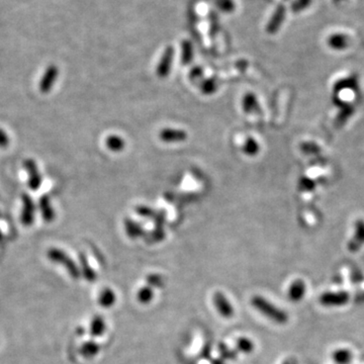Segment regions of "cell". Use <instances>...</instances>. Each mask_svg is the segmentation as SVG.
Segmentation results:
<instances>
[{"mask_svg":"<svg viewBox=\"0 0 364 364\" xmlns=\"http://www.w3.org/2000/svg\"><path fill=\"white\" fill-rule=\"evenodd\" d=\"M357 87V80L355 78H346L343 80H340L335 84V91H341L346 88H355Z\"/></svg>","mask_w":364,"mask_h":364,"instance_id":"14","label":"cell"},{"mask_svg":"<svg viewBox=\"0 0 364 364\" xmlns=\"http://www.w3.org/2000/svg\"><path fill=\"white\" fill-rule=\"evenodd\" d=\"M333 359L338 364H348L352 359V354L347 349H339L334 352Z\"/></svg>","mask_w":364,"mask_h":364,"instance_id":"11","label":"cell"},{"mask_svg":"<svg viewBox=\"0 0 364 364\" xmlns=\"http://www.w3.org/2000/svg\"><path fill=\"white\" fill-rule=\"evenodd\" d=\"M106 145L107 147L113 150V151H119L122 148L123 142L119 137L116 136H111L107 140H106Z\"/></svg>","mask_w":364,"mask_h":364,"instance_id":"15","label":"cell"},{"mask_svg":"<svg viewBox=\"0 0 364 364\" xmlns=\"http://www.w3.org/2000/svg\"><path fill=\"white\" fill-rule=\"evenodd\" d=\"M348 295L346 293H325L320 298V303L326 306L343 305L348 302Z\"/></svg>","mask_w":364,"mask_h":364,"instance_id":"6","label":"cell"},{"mask_svg":"<svg viewBox=\"0 0 364 364\" xmlns=\"http://www.w3.org/2000/svg\"><path fill=\"white\" fill-rule=\"evenodd\" d=\"M213 303L216 311L221 314L222 317L230 319L234 315V308L228 299L222 293H215L213 295Z\"/></svg>","mask_w":364,"mask_h":364,"instance_id":"5","label":"cell"},{"mask_svg":"<svg viewBox=\"0 0 364 364\" xmlns=\"http://www.w3.org/2000/svg\"><path fill=\"white\" fill-rule=\"evenodd\" d=\"M212 364H224V362L222 360H220V359H215V360L212 361Z\"/></svg>","mask_w":364,"mask_h":364,"instance_id":"23","label":"cell"},{"mask_svg":"<svg viewBox=\"0 0 364 364\" xmlns=\"http://www.w3.org/2000/svg\"><path fill=\"white\" fill-rule=\"evenodd\" d=\"M103 329V323L100 321V320H97V322L95 323L94 325V328H93V331H94V334H100L101 331Z\"/></svg>","mask_w":364,"mask_h":364,"instance_id":"20","label":"cell"},{"mask_svg":"<svg viewBox=\"0 0 364 364\" xmlns=\"http://www.w3.org/2000/svg\"><path fill=\"white\" fill-rule=\"evenodd\" d=\"M282 364H298V361L295 358H289V359L285 360Z\"/></svg>","mask_w":364,"mask_h":364,"instance_id":"22","label":"cell"},{"mask_svg":"<svg viewBox=\"0 0 364 364\" xmlns=\"http://www.w3.org/2000/svg\"><path fill=\"white\" fill-rule=\"evenodd\" d=\"M328 44L334 50H344L347 47L348 42H347V38L345 35L334 34L329 38Z\"/></svg>","mask_w":364,"mask_h":364,"instance_id":"10","label":"cell"},{"mask_svg":"<svg viewBox=\"0 0 364 364\" xmlns=\"http://www.w3.org/2000/svg\"><path fill=\"white\" fill-rule=\"evenodd\" d=\"M39 208H40L43 219L46 222H52L54 220V217H55L54 208H53V206L51 204V199L48 195H43L40 198Z\"/></svg>","mask_w":364,"mask_h":364,"instance_id":"9","label":"cell"},{"mask_svg":"<svg viewBox=\"0 0 364 364\" xmlns=\"http://www.w3.org/2000/svg\"><path fill=\"white\" fill-rule=\"evenodd\" d=\"M287 295H288V299L292 302H296V303L300 302L305 295V284L303 280L300 279L295 280L290 284Z\"/></svg>","mask_w":364,"mask_h":364,"instance_id":"8","label":"cell"},{"mask_svg":"<svg viewBox=\"0 0 364 364\" xmlns=\"http://www.w3.org/2000/svg\"><path fill=\"white\" fill-rule=\"evenodd\" d=\"M58 76H59V69L56 66H54V65L49 66L46 69V71H45V73H44V75H43V77H42V79H41V81L39 83V90H40V92L46 94V93H49L50 91L52 90V88H53Z\"/></svg>","mask_w":364,"mask_h":364,"instance_id":"2","label":"cell"},{"mask_svg":"<svg viewBox=\"0 0 364 364\" xmlns=\"http://www.w3.org/2000/svg\"><path fill=\"white\" fill-rule=\"evenodd\" d=\"M24 167L27 170L29 176V180H28L29 187L31 190H38L41 187L43 178H42V174L39 171L35 161L32 159L25 160Z\"/></svg>","mask_w":364,"mask_h":364,"instance_id":"3","label":"cell"},{"mask_svg":"<svg viewBox=\"0 0 364 364\" xmlns=\"http://www.w3.org/2000/svg\"><path fill=\"white\" fill-rule=\"evenodd\" d=\"M364 245V222L359 220L355 224V233L348 244V249L351 252H357Z\"/></svg>","mask_w":364,"mask_h":364,"instance_id":"7","label":"cell"},{"mask_svg":"<svg viewBox=\"0 0 364 364\" xmlns=\"http://www.w3.org/2000/svg\"><path fill=\"white\" fill-rule=\"evenodd\" d=\"M154 298V292L150 286H144L142 287L138 294H137V299L141 303H149L152 302Z\"/></svg>","mask_w":364,"mask_h":364,"instance_id":"12","label":"cell"},{"mask_svg":"<svg viewBox=\"0 0 364 364\" xmlns=\"http://www.w3.org/2000/svg\"><path fill=\"white\" fill-rule=\"evenodd\" d=\"M115 301H116L115 294L110 289L104 290V293L101 296V303L105 306H110L113 303H115Z\"/></svg>","mask_w":364,"mask_h":364,"instance_id":"17","label":"cell"},{"mask_svg":"<svg viewBox=\"0 0 364 364\" xmlns=\"http://www.w3.org/2000/svg\"><path fill=\"white\" fill-rule=\"evenodd\" d=\"M35 206L33 201L29 194H23V210L21 214V220L24 225L30 226L34 221Z\"/></svg>","mask_w":364,"mask_h":364,"instance_id":"4","label":"cell"},{"mask_svg":"<svg viewBox=\"0 0 364 364\" xmlns=\"http://www.w3.org/2000/svg\"><path fill=\"white\" fill-rule=\"evenodd\" d=\"M237 349L242 353L249 354L254 350V344L250 339L246 337H241L237 341Z\"/></svg>","mask_w":364,"mask_h":364,"instance_id":"13","label":"cell"},{"mask_svg":"<svg viewBox=\"0 0 364 364\" xmlns=\"http://www.w3.org/2000/svg\"><path fill=\"white\" fill-rule=\"evenodd\" d=\"M252 305L264 315L266 318L270 319L273 322L277 324H285L288 320V316L284 311H281L277 306L268 302L266 299L260 296H255L251 300Z\"/></svg>","mask_w":364,"mask_h":364,"instance_id":"1","label":"cell"},{"mask_svg":"<svg viewBox=\"0 0 364 364\" xmlns=\"http://www.w3.org/2000/svg\"><path fill=\"white\" fill-rule=\"evenodd\" d=\"M219 351H220L221 356L225 359H236V357H237V352L235 350L230 349L229 347H227L224 344L220 345Z\"/></svg>","mask_w":364,"mask_h":364,"instance_id":"16","label":"cell"},{"mask_svg":"<svg viewBox=\"0 0 364 364\" xmlns=\"http://www.w3.org/2000/svg\"><path fill=\"white\" fill-rule=\"evenodd\" d=\"M210 354H211V348H210L209 346L205 347L204 350H203V352H202L203 357H204V358H209V357H210Z\"/></svg>","mask_w":364,"mask_h":364,"instance_id":"21","label":"cell"},{"mask_svg":"<svg viewBox=\"0 0 364 364\" xmlns=\"http://www.w3.org/2000/svg\"><path fill=\"white\" fill-rule=\"evenodd\" d=\"M147 281L151 286H154V287H162L163 283H164L162 276L158 275V274H150L147 277Z\"/></svg>","mask_w":364,"mask_h":364,"instance_id":"18","label":"cell"},{"mask_svg":"<svg viewBox=\"0 0 364 364\" xmlns=\"http://www.w3.org/2000/svg\"><path fill=\"white\" fill-rule=\"evenodd\" d=\"M8 145H9V137L2 129H0V148H6Z\"/></svg>","mask_w":364,"mask_h":364,"instance_id":"19","label":"cell"}]
</instances>
